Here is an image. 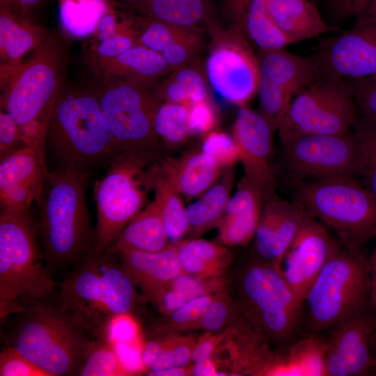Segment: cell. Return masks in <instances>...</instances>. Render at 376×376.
Instances as JSON below:
<instances>
[{"label":"cell","mask_w":376,"mask_h":376,"mask_svg":"<svg viewBox=\"0 0 376 376\" xmlns=\"http://www.w3.org/2000/svg\"><path fill=\"white\" fill-rule=\"evenodd\" d=\"M357 22L376 28V0H373L366 10L357 17Z\"/></svg>","instance_id":"be15d7a7"},{"label":"cell","mask_w":376,"mask_h":376,"mask_svg":"<svg viewBox=\"0 0 376 376\" xmlns=\"http://www.w3.org/2000/svg\"><path fill=\"white\" fill-rule=\"evenodd\" d=\"M201 149L225 170L233 168L240 161L234 138L224 132L213 130L205 134Z\"/></svg>","instance_id":"7dc6e473"},{"label":"cell","mask_w":376,"mask_h":376,"mask_svg":"<svg viewBox=\"0 0 376 376\" xmlns=\"http://www.w3.org/2000/svg\"><path fill=\"white\" fill-rule=\"evenodd\" d=\"M239 313L226 293V289L217 293L196 323L194 329L218 332L228 327Z\"/></svg>","instance_id":"f6af8a7d"},{"label":"cell","mask_w":376,"mask_h":376,"mask_svg":"<svg viewBox=\"0 0 376 376\" xmlns=\"http://www.w3.org/2000/svg\"><path fill=\"white\" fill-rule=\"evenodd\" d=\"M308 214L274 193L265 198L254 240L253 258L280 269Z\"/></svg>","instance_id":"44dd1931"},{"label":"cell","mask_w":376,"mask_h":376,"mask_svg":"<svg viewBox=\"0 0 376 376\" xmlns=\"http://www.w3.org/2000/svg\"><path fill=\"white\" fill-rule=\"evenodd\" d=\"M352 82L357 117L376 127V77Z\"/></svg>","instance_id":"681fc988"},{"label":"cell","mask_w":376,"mask_h":376,"mask_svg":"<svg viewBox=\"0 0 376 376\" xmlns=\"http://www.w3.org/2000/svg\"><path fill=\"white\" fill-rule=\"evenodd\" d=\"M171 244L154 199L132 219L109 248L117 254L129 251L157 252Z\"/></svg>","instance_id":"83f0119b"},{"label":"cell","mask_w":376,"mask_h":376,"mask_svg":"<svg viewBox=\"0 0 376 376\" xmlns=\"http://www.w3.org/2000/svg\"><path fill=\"white\" fill-rule=\"evenodd\" d=\"M234 181L233 168L226 170L198 200L187 207L191 238H197L213 227H218L226 214Z\"/></svg>","instance_id":"4dcf8cb0"},{"label":"cell","mask_w":376,"mask_h":376,"mask_svg":"<svg viewBox=\"0 0 376 376\" xmlns=\"http://www.w3.org/2000/svg\"><path fill=\"white\" fill-rule=\"evenodd\" d=\"M368 260L372 287L370 306L374 310L376 308V244Z\"/></svg>","instance_id":"94428289"},{"label":"cell","mask_w":376,"mask_h":376,"mask_svg":"<svg viewBox=\"0 0 376 376\" xmlns=\"http://www.w3.org/2000/svg\"><path fill=\"white\" fill-rule=\"evenodd\" d=\"M373 0H327L329 10L335 19L345 20L359 17Z\"/></svg>","instance_id":"9f6ffc18"},{"label":"cell","mask_w":376,"mask_h":376,"mask_svg":"<svg viewBox=\"0 0 376 376\" xmlns=\"http://www.w3.org/2000/svg\"><path fill=\"white\" fill-rule=\"evenodd\" d=\"M189 105L162 103L156 112L154 128L159 137L169 148L183 144L191 134L189 127Z\"/></svg>","instance_id":"ab89813d"},{"label":"cell","mask_w":376,"mask_h":376,"mask_svg":"<svg viewBox=\"0 0 376 376\" xmlns=\"http://www.w3.org/2000/svg\"><path fill=\"white\" fill-rule=\"evenodd\" d=\"M43 258L30 212L0 211V322L47 299L58 283Z\"/></svg>","instance_id":"5b68a950"},{"label":"cell","mask_w":376,"mask_h":376,"mask_svg":"<svg viewBox=\"0 0 376 376\" xmlns=\"http://www.w3.org/2000/svg\"><path fill=\"white\" fill-rule=\"evenodd\" d=\"M252 0H228L229 7L236 26L244 30L247 10Z\"/></svg>","instance_id":"91938a15"},{"label":"cell","mask_w":376,"mask_h":376,"mask_svg":"<svg viewBox=\"0 0 376 376\" xmlns=\"http://www.w3.org/2000/svg\"><path fill=\"white\" fill-rule=\"evenodd\" d=\"M13 315L9 345L50 376L79 375L91 340L58 303L40 301Z\"/></svg>","instance_id":"8992f818"},{"label":"cell","mask_w":376,"mask_h":376,"mask_svg":"<svg viewBox=\"0 0 376 376\" xmlns=\"http://www.w3.org/2000/svg\"><path fill=\"white\" fill-rule=\"evenodd\" d=\"M281 144L285 166L298 178L357 175L358 146L352 130L340 135L306 134Z\"/></svg>","instance_id":"9a60e30c"},{"label":"cell","mask_w":376,"mask_h":376,"mask_svg":"<svg viewBox=\"0 0 376 376\" xmlns=\"http://www.w3.org/2000/svg\"><path fill=\"white\" fill-rule=\"evenodd\" d=\"M90 175L61 168L49 171L36 201L35 229L52 273L72 265L93 247L95 228L86 198Z\"/></svg>","instance_id":"7a4b0ae2"},{"label":"cell","mask_w":376,"mask_h":376,"mask_svg":"<svg viewBox=\"0 0 376 376\" xmlns=\"http://www.w3.org/2000/svg\"><path fill=\"white\" fill-rule=\"evenodd\" d=\"M58 168L91 174L121 153L102 114L96 92L63 88L52 109L46 143Z\"/></svg>","instance_id":"3957f363"},{"label":"cell","mask_w":376,"mask_h":376,"mask_svg":"<svg viewBox=\"0 0 376 376\" xmlns=\"http://www.w3.org/2000/svg\"><path fill=\"white\" fill-rule=\"evenodd\" d=\"M177 249L183 272L202 279L224 277L233 260L226 246L198 237L180 242Z\"/></svg>","instance_id":"f546056e"},{"label":"cell","mask_w":376,"mask_h":376,"mask_svg":"<svg viewBox=\"0 0 376 376\" xmlns=\"http://www.w3.org/2000/svg\"><path fill=\"white\" fill-rule=\"evenodd\" d=\"M72 266L59 284L58 303L90 340H109L111 322L132 315L136 287L109 248L92 247Z\"/></svg>","instance_id":"6da1fadb"},{"label":"cell","mask_w":376,"mask_h":376,"mask_svg":"<svg viewBox=\"0 0 376 376\" xmlns=\"http://www.w3.org/2000/svg\"><path fill=\"white\" fill-rule=\"evenodd\" d=\"M59 23L69 38L81 39L95 34L104 14L114 5L111 0H58Z\"/></svg>","instance_id":"d590c367"},{"label":"cell","mask_w":376,"mask_h":376,"mask_svg":"<svg viewBox=\"0 0 376 376\" xmlns=\"http://www.w3.org/2000/svg\"><path fill=\"white\" fill-rule=\"evenodd\" d=\"M314 56L322 73L350 81L376 77V28L356 22L322 41Z\"/></svg>","instance_id":"ac0fdd59"},{"label":"cell","mask_w":376,"mask_h":376,"mask_svg":"<svg viewBox=\"0 0 376 376\" xmlns=\"http://www.w3.org/2000/svg\"><path fill=\"white\" fill-rule=\"evenodd\" d=\"M371 375H376V341H375V354H374V364H373Z\"/></svg>","instance_id":"03108f58"},{"label":"cell","mask_w":376,"mask_h":376,"mask_svg":"<svg viewBox=\"0 0 376 376\" xmlns=\"http://www.w3.org/2000/svg\"><path fill=\"white\" fill-rule=\"evenodd\" d=\"M235 304L254 330L279 350L305 334L304 305L280 269L253 257L240 274Z\"/></svg>","instance_id":"ba28073f"},{"label":"cell","mask_w":376,"mask_h":376,"mask_svg":"<svg viewBox=\"0 0 376 376\" xmlns=\"http://www.w3.org/2000/svg\"><path fill=\"white\" fill-rule=\"evenodd\" d=\"M205 70L198 61L172 70L156 89L164 102L190 105L209 98Z\"/></svg>","instance_id":"e575fe53"},{"label":"cell","mask_w":376,"mask_h":376,"mask_svg":"<svg viewBox=\"0 0 376 376\" xmlns=\"http://www.w3.org/2000/svg\"><path fill=\"white\" fill-rule=\"evenodd\" d=\"M281 350L276 376L326 375V339L318 334H305Z\"/></svg>","instance_id":"d6a6232c"},{"label":"cell","mask_w":376,"mask_h":376,"mask_svg":"<svg viewBox=\"0 0 376 376\" xmlns=\"http://www.w3.org/2000/svg\"><path fill=\"white\" fill-rule=\"evenodd\" d=\"M189 29L175 38L160 52L171 70L196 61L201 47V38L196 31Z\"/></svg>","instance_id":"bcb514c9"},{"label":"cell","mask_w":376,"mask_h":376,"mask_svg":"<svg viewBox=\"0 0 376 376\" xmlns=\"http://www.w3.org/2000/svg\"><path fill=\"white\" fill-rule=\"evenodd\" d=\"M224 331L222 347L228 353L230 375H270L280 352L274 351L240 312Z\"/></svg>","instance_id":"7402d4cb"},{"label":"cell","mask_w":376,"mask_h":376,"mask_svg":"<svg viewBox=\"0 0 376 376\" xmlns=\"http://www.w3.org/2000/svg\"><path fill=\"white\" fill-rule=\"evenodd\" d=\"M191 363L181 367H173L150 373L149 376H187L190 375Z\"/></svg>","instance_id":"6125c7cd"},{"label":"cell","mask_w":376,"mask_h":376,"mask_svg":"<svg viewBox=\"0 0 376 376\" xmlns=\"http://www.w3.org/2000/svg\"><path fill=\"white\" fill-rule=\"evenodd\" d=\"M157 161L152 162L148 169L151 189L154 191V199L159 205L169 240L178 244L189 230L187 210L182 195L161 172Z\"/></svg>","instance_id":"1f68e13d"},{"label":"cell","mask_w":376,"mask_h":376,"mask_svg":"<svg viewBox=\"0 0 376 376\" xmlns=\"http://www.w3.org/2000/svg\"><path fill=\"white\" fill-rule=\"evenodd\" d=\"M357 116L352 81L320 72L293 97L277 131L281 143L306 134H345Z\"/></svg>","instance_id":"8fae6325"},{"label":"cell","mask_w":376,"mask_h":376,"mask_svg":"<svg viewBox=\"0 0 376 376\" xmlns=\"http://www.w3.org/2000/svg\"><path fill=\"white\" fill-rule=\"evenodd\" d=\"M1 376H50L11 345L0 354Z\"/></svg>","instance_id":"f907efd6"},{"label":"cell","mask_w":376,"mask_h":376,"mask_svg":"<svg viewBox=\"0 0 376 376\" xmlns=\"http://www.w3.org/2000/svg\"><path fill=\"white\" fill-rule=\"evenodd\" d=\"M158 159L148 155L121 152L109 164L105 175L95 182L97 221L93 248L101 251L111 246L148 204V169Z\"/></svg>","instance_id":"30bf717a"},{"label":"cell","mask_w":376,"mask_h":376,"mask_svg":"<svg viewBox=\"0 0 376 376\" xmlns=\"http://www.w3.org/2000/svg\"><path fill=\"white\" fill-rule=\"evenodd\" d=\"M244 30L261 50L281 49L292 44L267 15L264 0L251 1Z\"/></svg>","instance_id":"f35d334b"},{"label":"cell","mask_w":376,"mask_h":376,"mask_svg":"<svg viewBox=\"0 0 376 376\" xmlns=\"http://www.w3.org/2000/svg\"><path fill=\"white\" fill-rule=\"evenodd\" d=\"M136 375L120 358L114 343L109 340H91L79 376H129Z\"/></svg>","instance_id":"74e56055"},{"label":"cell","mask_w":376,"mask_h":376,"mask_svg":"<svg viewBox=\"0 0 376 376\" xmlns=\"http://www.w3.org/2000/svg\"><path fill=\"white\" fill-rule=\"evenodd\" d=\"M47 31L9 0H0L1 81L22 63L23 56L37 49L47 38Z\"/></svg>","instance_id":"603a6c76"},{"label":"cell","mask_w":376,"mask_h":376,"mask_svg":"<svg viewBox=\"0 0 376 376\" xmlns=\"http://www.w3.org/2000/svg\"><path fill=\"white\" fill-rule=\"evenodd\" d=\"M155 334L143 345V356L150 363L146 375L169 368L185 366L191 363L198 338L177 332Z\"/></svg>","instance_id":"836d02e7"},{"label":"cell","mask_w":376,"mask_h":376,"mask_svg":"<svg viewBox=\"0 0 376 376\" xmlns=\"http://www.w3.org/2000/svg\"><path fill=\"white\" fill-rule=\"evenodd\" d=\"M340 246L338 239H335L324 224L308 215L280 267L300 302L304 303L313 283Z\"/></svg>","instance_id":"2e32d148"},{"label":"cell","mask_w":376,"mask_h":376,"mask_svg":"<svg viewBox=\"0 0 376 376\" xmlns=\"http://www.w3.org/2000/svg\"><path fill=\"white\" fill-rule=\"evenodd\" d=\"M371 291L368 257L341 244L305 297V334L327 331L372 309Z\"/></svg>","instance_id":"52a82bcc"},{"label":"cell","mask_w":376,"mask_h":376,"mask_svg":"<svg viewBox=\"0 0 376 376\" xmlns=\"http://www.w3.org/2000/svg\"><path fill=\"white\" fill-rule=\"evenodd\" d=\"M293 202L327 228L345 247L362 249L376 237V197L352 177L310 180L299 183Z\"/></svg>","instance_id":"9c48e42d"},{"label":"cell","mask_w":376,"mask_h":376,"mask_svg":"<svg viewBox=\"0 0 376 376\" xmlns=\"http://www.w3.org/2000/svg\"><path fill=\"white\" fill-rule=\"evenodd\" d=\"M120 13L114 4L101 18L95 33L97 41L113 35L119 29L125 17L120 21Z\"/></svg>","instance_id":"680465c9"},{"label":"cell","mask_w":376,"mask_h":376,"mask_svg":"<svg viewBox=\"0 0 376 376\" xmlns=\"http://www.w3.org/2000/svg\"><path fill=\"white\" fill-rule=\"evenodd\" d=\"M23 146L18 124L6 111L0 113V159Z\"/></svg>","instance_id":"db71d44e"},{"label":"cell","mask_w":376,"mask_h":376,"mask_svg":"<svg viewBox=\"0 0 376 376\" xmlns=\"http://www.w3.org/2000/svg\"><path fill=\"white\" fill-rule=\"evenodd\" d=\"M218 351V350H217ZM217 351L211 357L199 362L191 363L190 375L193 376H224L228 375L225 370L226 366L229 372L230 367L228 361L219 359Z\"/></svg>","instance_id":"6f0895ef"},{"label":"cell","mask_w":376,"mask_h":376,"mask_svg":"<svg viewBox=\"0 0 376 376\" xmlns=\"http://www.w3.org/2000/svg\"><path fill=\"white\" fill-rule=\"evenodd\" d=\"M125 272L143 297L152 301L178 276L183 273L177 244L157 252L137 251L118 253Z\"/></svg>","instance_id":"cb8c5ba5"},{"label":"cell","mask_w":376,"mask_h":376,"mask_svg":"<svg viewBox=\"0 0 376 376\" xmlns=\"http://www.w3.org/2000/svg\"><path fill=\"white\" fill-rule=\"evenodd\" d=\"M258 112L275 132L293 97L319 73L315 56H303L281 49L261 50Z\"/></svg>","instance_id":"5bb4252c"},{"label":"cell","mask_w":376,"mask_h":376,"mask_svg":"<svg viewBox=\"0 0 376 376\" xmlns=\"http://www.w3.org/2000/svg\"><path fill=\"white\" fill-rule=\"evenodd\" d=\"M217 122L216 110L210 97L189 105V127L191 134H207Z\"/></svg>","instance_id":"f5cc1de1"},{"label":"cell","mask_w":376,"mask_h":376,"mask_svg":"<svg viewBox=\"0 0 376 376\" xmlns=\"http://www.w3.org/2000/svg\"><path fill=\"white\" fill-rule=\"evenodd\" d=\"M224 337V329L218 332H205L199 337L192 352L191 363L199 362L214 354L219 350Z\"/></svg>","instance_id":"11a10c76"},{"label":"cell","mask_w":376,"mask_h":376,"mask_svg":"<svg viewBox=\"0 0 376 376\" xmlns=\"http://www.w3.org/2000/svg\"><path fill=\"white\" fill-rule=\"evenodd\" d=\"M326 376L371 375L376 336L370 309L327 331Z\"/></svg>","instance_id":"e0dca14e"},{"label":"cell","mask_w":376,"mask_h":376,"mask_svg":"<svg viewBox=\"0 0 376 376\" xmlns=\"http://www.w3.org/2000/svg\"><path fill=\"white\" fill-rule=\"evenodd\" d=\"M373 324L376 336V308L373 310Z\"/></svg>","instance_id":"003e7915"},{"label":"cell","mask_w":376,"mask_h":376,"mask_svg":"<svg viewBox=\"0 0 376 376\" xmlns=\"http://www.w3.org/2000/svg\"><path fill=\"white\" fill-rule=\"evenodd\" d=\"M151 85L106 78L95 92L108 129L121 152L159 159L154 120L162 101Z\"/></svg>","instance_id":"7c38bea8"},{"label":"cell","mask_w":376,"mask_h":376,"mask_svg":"<svg viewBox=\"0 0 376 376\" xmlns=\"http://www.w3.org/2000/svg\"><path fill=\"white\" fill-rule=\"evenodd\" d=\"M95 64L102 79H122L147 84L172 71L159 52L139 45L116 57L97 56Z\"/></svg>","instance_id":"4316f807"},{"label":"cell","mask_w":376,"mask_h":376,"mask_svg":"<svg viewBox=\"0 0 376 376\" xmlns=\"http://www.w3.org/2000/svg\"><path fill=\"white\" fill-rule=\"evenodd\" d=\"M57 36H47L26 63L1 81V107L18 124L24 146L46 144L54 102L63 87L67 54Z\"/></svg>","instance_id":"277c9868"},{"label":"cell","mask_w":376,"mask_h":376,"mask_svg":"<svg viewBox=\"0 0 376 376\" xmlns=\"http://www.w3.org/2000/svg\"><path fill=\"white\" fill-rule=\"evenodd\" d=\"M274 132L257 111L240 107L233 125L232 136L240 154L244 175L263 190L265 198L274 194L275 173L272 165Z\"/></svg>","instance_id":"ffe728a7"},{"label":"cell","mask_w":376,"mask_h":376,"mask_svg":"<svg viewBox=\"0 0 376 376\" xmlns=\"http://www.w3.org/2000/svg\"><path fill=\"white\" fill-rule=\"evenodd\" d=\"M260 214H225L219 228L221 244L228 246H246L253 240Z\"/></svg>","instance_id":"ee69618b"},{"label":"cell","mask_w":376,"mask_h":376,"mask_svg":"<svg viewBox=\"0 0 376 376\" xmlns=\"http://www.w3.org/2000/svg\"><path fill=\"white\" fill-rule=\"evenodd\" d=\"M137 45L161 52L175 38L191 28L175 26L151 17L134 15Z\"/></svg>","instance_id":"b9f144b4"},{"label":"cell","mask_w":376,"mask_h":376,"mask_svg":"<svg viewBox=\"0 0 376 376\" xmlns=\"http://www.w3.org/2000/svg\"><path fill=\"white\" fill-rule=\"evenodd\" d=\"M138 324L132 314L116 318L109 329V340L116 345H122L132 349L141 350L142 340H139Z\"/></svg>","instance_id":"816d5d0a"},{"label":"cell","mask_w":376,"mask_h":376,"mask_svg":"<svg viewBox=\"0 0 376 376\" xmlns=\"http://www.w3.org/2000/svg\"><path fill=\"white\" fill-rule=\"evenodd\" d=\"M352 130L358 146V168L363 186L376 197V127L357 116Z\"/></svg>","instance_id":"60d3db41"},{"label":"cell","mask_w":376,"mask_h":376,"mask_svg":"<svg viewBox=\"0 0 376 376\" xmlns=\"http://www.w3.org/2000/svg\"><path fill=\"white\" fill-rule=\"evenodd\" d=\"M267 15L292 44L317 38L329 26L309 0H264Z\"/></svg>","instance_id":"484cf974"},{"label":"cell","mask_w":376,"mask_h":376,"mask_svg":"<svg viewBox=\"0 0 376 376\" xmlns=\"http://www.w3.org/2000/svg\"><path fill=\"white\" fill-rule=\"evenodd\" d=\"M226 285L224 277L202 279L183 272L152 302L160 313L167 315L198 297L226 290Z\"/></svg>","instance_id":"8d00e7d4"},{"label":"cell","mask_w":376,"mask_h":376,"mask_svg":"<svg viewBox=\"0 0 376 376\" xmlns=\"http://www.w3.org/2000/svg\"><path fill=\"white\" fill-rule=\"evenodd\" d=\"M45 148L24 146L1 159V211L29 212L38 200L49 172Z\"/></svg>","instance_id":"d6986e66"},{"label":"cell","mask_w":376,"mask_h":376,"mask_svg":"<svg viewBox=\"0 0 376 376\" xmlns=\"http://www.w3.org/2000/svg\"><path fill=\"white\" fill-rule=\"evenodd\" d=\"M157 164L175 189L189 200L203 194L225 171L202 150L191 151L176 159H158Z\"/></svg>","instance_id":"d4e9b609"},{"label":"cell","mask_w":376,"mask_h":376,"mask_svg":"<svg viewBox=\"0 0 376 376\" xmlns=\"http://www.w3.org/2000/svg\"><path fill=\"white\" fill-rule=\"evenodd\" d=\"M133 16L125 17L119 29L113 35L104 38L97 44V56L112 58L120 56L137 45L133 27Z\"/></svg>","instance_id":"c3c4849f"},{"label":"cell","mask_w":376,"mask_h":376,"mask_svg":"<svg viewBox=\"0 0 376 376\" xmlns=\"http://www.w3.org/2000/svg\"><path fill=\"white\" fill-rule=\"evenodd\" d=\"M117 8L161 20L175 26L198 29L203 23H210L211 7L209 0H139L116 4Z\"/></svg>","instance_id":"f1b7e54d"},{"label":"cell","mask_w":376,"mask_h":376,"mask_svg":"<svg viewBox=\"0 0 376 376\" xmlns=\"http://www.w3.org/2000/svg\"><path fill=\"white\" fill-rule=\"evenodd\" d=\"M217 293L198 297L165 315L166 318L155 328L154 332L168 333L194 329L196 322Z\"/></svg>","instance_id":"7bdbcfd3"},{"label":"cell","mask_w":376,"mask_h":376,"mask_svg":"<svg viewBox=\"0 0 376 376\" xmlns=\"http://www.w3.org/2000/svg\"><path fill=\"white\" fill-rule=\"evenodd\" d=\"M26 14L33 16L34 11L41 5L43 0H9Z\"/></svg>","instance_id":"e7e4bbea"},{"label":"cell","mask_w":376,"mask_h":376,"mask_svg":"<svg viewBox=\"0 0 376 376\" xmlns=\"http://www.w3.org/2000/svg\"><path fill=\"white\" fill-rule=\"evenodd\" d=\"M212 40L205 72L214 89L226 101L240 107L257 95L259 63L237 27L222 30L210 27Z\"/></svg>","instance_id":"4fadbf2b"}]
</instances>
